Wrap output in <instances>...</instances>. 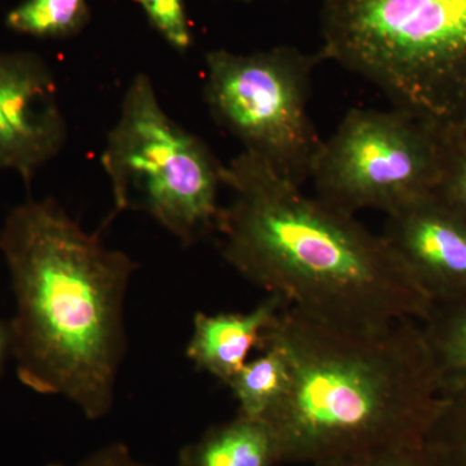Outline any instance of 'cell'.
Wrapping results in <instances>:
<instances>
[{"label":"cell","mask_w":466,"mask_h":466,"mask_svg":"<svg viewBox=\"0 0 466 466\" xmlns=\"http://www.w3.org/2000/svg\"><path fill=\"white\" fill-rule=\"evenodd\" d=\"M263 343L290 366L289 390L263 420L280 464L421 446L444 401L415 320L345 327L287 305Z\"/></svg>","instance_id":"obj_3"},{"label":"cell","mask_w":466,"mask_h":466,"mask_svg":"<svg viewBox=\"0 0 466 466\" xmlns=\"http://www.w3.org/2000/svg\"><path fill=\"white\" fill-rule=\"evenodd\" d=\"M441 133L415 116L390 110H349L321 142L311 175L317 198L350 214H388L440 188Z\"/></svg>","instance_id":"obj_7"},{"label":"cell","mask_w":466,"mask_h":466,"mask_svg":"<svg viewBox=\"0 0 466 466\" xmlns=\"http://www.w3.org/2000/svg\"><path fill=\"white\" fill-rule=\"evenodd\" d=\"M238 2L249 3L251 0H238Z\"/></svg>","instance_id":"obj_21"},{"label":"cell","mask_w":466,"mask_h":466,"mask_svg":"<svg viewBox=\"0 0 466 466\" xmlns=\"http://www.w3.org/2000/svg\"><path fill=\"white\" fill-rule=\"evenodd\" d=\"M101 165L115 202L104 227L126 210H142L184 247L217 232L225 165L165 112L144 73L126 91Z\"/></svg>","instance_id":"obj_5"},{"label":"cell","mask_w":466,"mask_h":466,"mask_svg":"<svg viewBox=\"0 0 466 466\" xmlns=\"http://www.w3.org/2000/svg\"><path fill=\"white\" fill-rule=\"evenodd\" d=\"M46 466H155L137 459L131 452L130 447L124 441H113L106 446L100 447L81 461L75 464L64 462H52Z\"/></svg>","instance_id":"obj_19"},{"label":"cell","mask_w":466,"mask_h":466,"mask_svg":"<svg viewBox=\"0 0 466 466\" xmlns=\"http://www.w3.org/2000/svg\"><path fill=\"white\" fill-rule=\"evenodd\" d=\"M443 174L440 188L466 211V125L441 133Z\"/></svg>","instance_id":"obj_17"},{"label":"cell","mask_w":466,"mask_h":466,"mask_svg":"<svg viewBox=\"0 0 466 466\" xmlns=\"http://www.w3.org/2000/svg\"><path fill=\"white\" fill-rule=\"evenodd\" d=\"M422 447L440 466H466V397L443 401Z\"/></svg>","instance_id":"obj_15"},{"label":"cell","mask_w":466,"mask_h":466,"mask_svg":"<svg viewBox=\"0 0 466 466\" xmlns=\"http://www.w3.org/2000/svg\"><path fill=\"white\" fill-rule=\"evenodd\" d=\"M9 357H12L11 328H9V323H3L0 320V376H2Z\"/></svg>","instance_id":"obj_20"},{"label":"cell","mask_w":466,"mask_h":466,"mask_svg":"<svg viewBox=\"0 0 466 466\" xmlns=\"http://www.w3.org/2000/svg\"><path fill=\"white\" fill-rule=\"evenodd\" d=\"M320 466H440L426 452L424 447L412 446L403 449L379 451L358 458L342 460Z\"/></svg>","instance_id":"obj_18"},{"label":"cell","mask_w":466,"mask_h":466,"mask_svg":"<svg viewBox=\"0 0 466 466\" xmlns=\"http://www.w3.org/2000/svg\"><path fill=\"white\" fill-rule=\"evenodd\" d=\"M232 201L220 253L249 283L309 317L354 328L426 319L433 302L382 235L242 152L223 167Z\"/></svg>","instance_id":"obj_1"},{"label":"cell","mask_w":466,"mask_h":466,"mask_svg":"<svg viewBox=\"0 0 466 466\" xmlns=\"http://www.w3.org/2000/svg\"><path fill=\"white\" fill-rule=\"evenodd\" d=\"M260 357L248 360L228 388L238 403V413L265 420L289 390V361L278 346L263 343Z\"/></svg>","instance_id":"obj_13"},{"label":"cell","mask_w":466,"mask_h":466,"mask_svg":"<svg viewBox=\"0 0 466 466\" xmlns=\"http://www.w3.org/2000/svg\"><path fill=\"white\" fill-rule=\"evenodd\" d=\"M319 52L438 131L466 125V0H323Z\"/></svg>","instance_id":"obj_4"},{"label":"cell","mask_w":466,"mask_h":466,"mask_svg":"<svg viewBox=\"0 0 466 466\" xmlns=\"http://www.w3.org/2000/svg\"><path fill=\"white\" fill-rule=\"evenodd\" d=\"M51 67L33 52H0V167L29 186L66 142Z\"/></svg>","instance_id":"obj_8"},{"label":"cell","mask_w":466,"mask_h":466,"mask_svg":"<svg viewBox=\"0 0 466 466\" xmlns=\"http://www.w3.org/2000/svg\"><path fill=\"white\" fill-rule=\"evenodd\" d=\"M323 60L290 46L207 55L205 101L218 124L250 153L302 186L323 140L309 113L311 76Z\"/></svg>","instance_id":"obj_6"},{"label":"cell","mask_w":466,"mask_h":466,"mask_svg":"<svg viewBox=\"0 0 466 466\" xmlns=\"http://www.w3.org/2000/svg\"><path fill=\"white\" fill-rule=\"evenodd\" d=\"M90 21L88 0H24L8 12L5 25L35 38L66 39L84 32Z\"/></svg>","instance_id":"obj_14"},{"label":"cell","mask_w":466,"mask_h":466,"mask_svg":"<svg viewBox=\"0 0 466 466\" xmlns=\"http://www.w3.org/2000/svg\"><path fill=\"white\" fill-rule=\"evenodd\" d=\"M274 434L263 420L240 415L210 426L179 451L177 466H279Z\"/></svg>","instance_id":"obj_11"},{"label":"cell","mask_w":466,"mask_h":466,"mask_svg":"<svg viewBox=\"0 0 466 466\" xmlns=\"http://www.w3.org/2000/svg\"><path fill=\"white\" fill-rule=\"evenodd\" d=\"M150 25L177 52L193 43L192 26L184 0H137Z\"/></svg>","instance_id":"obj_16"},{"label":"cell","mask_w":466,"mask_h":466,"mask_svg":"<svg viewBox=\"0 0 466 466\" xmlns=\"http://www.w3.org/2000/svg\"><path fill=\"white\" fill-rule=\"evenodd\" d=\"M382 236L433 305L466 299V211L441 188L388 214Z\"/></svg>","instance_id":"obj_9"},{"label":"cell","mask_w":466,"mask_h":466,"mask_svg":"<svg viewBox=\"0 0 466 466\" xmlns=\"http://www.w3.org/2000/svg\"><path fill=\"white\" fill-rule=\"evenodd\" d=\"M287 305L281 297L268 294L248 312H198L187 358L198 370L228 385L247 364L250 352L260 349L267 330Z\"/></svg>","instance_id":"obj_10"},{"label":"cell","mask_w":466,"mask_h":466,"mask_svg":"<svg viewBox=\"0 0 466 466\" xmlns=\"http://www.w3.org/2000/svg\"><path fill=\"white\" fill-rule=\"evenodd\" d=\"M422 330L438 389L444 400L466 397V299L431 309Z\"/></svg>","instance_id":"obj_12"},{"label":"cell","mask_w":466,"mask_h":466,"mask_svg":"<svg viewBox=\"0 0 466 466\" xmlns=\"http://www.w3.org/2000/svg\"><path fill=\"white\" fill-rule=\"evenodd\" d=\"M16 312L18 379L91 421L108 416L127 350L125 302L137 262L104 245L52 198L15 208L0 232Z\"/></svg>","instance_id":"obj_2"}]
</instances>
